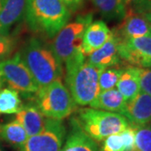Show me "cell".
<instances>
[{
    "label": "cell",
    "instance_id": "obj_1",
    "mask_svg": "<svg viewBox=\"0 0 151 151\" xmlns=\"http://www.w3.org/2000/svg\"><path fill=\"white\" fill-rule=\"evenodd\" d=\"M19 54L40 87L61 80L62 63L51 47L38 38L28 39Z\"/></svg>",
    "mask_w": 151,
    "mask_h": 151
},
{
    "label": "cell",
    "instance_id": "obj_2",
    "mask_svg": "<svg viewBox=\"0 0 151 151\" xmlns=\"http://www.w3.org/2000/svg\"><path fill=\"white\" fill-rule=\"evenodd\" d=\"M24 18L32 31L51 39L69 22L70 12L61 0H29Z\"/></svg>",
    "mask_w": 151,
    "mask_h": 151
},
{
    "label": "cell",
    "instance_id": "obj_3",
    "mask_svg": "<svg viewBox=\"0 0 151 151\" xmlns=\"http://www.w3.org/2000/svg\"><path fill=\"white\" fill-rule=\"evenodd\" d=\"M100 72L86 59L65 64V83L76 104L86 106L96 99L100 93Z\"/></svg>",
    "mask_w": 151,
    "mask_h": 151
},
{
    "label": "cell",
    "instance_id": "obj_4",
    "mask_svg": "<svg viewBox=\"0 0 151 151\" xmlns=\"http://www.w3.org/2000/svg\"><path fill=\"white\" fill-rule=\"evenodd\" d=\"M75 119L81 129L95 142L103 141L130 126L127 119L120 113L92 108L78 109Z\"/></svg>",
    "mask_w": 151,
    "mask_h": 151
},
{
    "label": "cell",
    "instance_id": "obj_5",
    "mask_svg": "<svg viewBox=\"0 0 151 151\" xmlns=\"http://www.w3.org/2000/svg\"><path fill=\"white\" fill-rule=\"evenodd\" d=\"M35 105L44 117L55 120L69 117L76 109V104L61 80L40 87L35 93Z\"/></svg>",
    "mask_w": 151,
    "mask_h": 151
},
{
    "label": "cell",
    "instance_id": "obj_6",
    "mask_svg": "<svg viewBox=\"0 0 151 151\" xmlns=\"http://www.w3.org/2000/svg\"><path fill=\"white\" fill-rule=\"evenodd\" d=\"M92 21V14L79 15L74 21L67 23L55 36L50 47L62 64L85 56L82 39L86 28Z\"/></svg>",
    "mask_w": 151,
    "mask_h": 151
},
{
    "label": "cell",
    "instance_id": "obj_7",
    "mask_svg": "<svg viewBox=\"0 0 151 151\" xmlns=\"http://www.w3.org/2000/svg\"><path fill=\"white\" fill-rule=\"evenodd\" d=\"M0 70L4 82L18 92L29 95L35 94L40 89L19 52L13 57L0 60Z\"/></svg>",
    "mask_w": 151,
    "mask_h": 151
},
{
    "label": "cell",
    "instance_id": "obj_8",
    "mask_svg": "<svg viewBox=\"0 0 151 151\" xmlns=\"http://www.w3.org/2000/svg\"><path fill=\"white\" fill-rule=\"evenodd\" d=\"M66 130L61 120L45 119L43 129L30 136L19 151H60Z\"/></svg>",
    "mask_w": 151,
    "mask_h": 151
},
{
    "label": "cell",
    "instance_id": "obj_9",
    "mask_svg": "<svg viewBox=\"0 0 151 151\" xmlns=\"http://www.w3.org/2000/svg\"><path fill=\"white\" fill-rule=\"evenodd\" d=\"M119 54L127 66L150 68L151 35L124 40L119 38Z\"/></svg>",
    "mask_w": 151,
    "mask_h": 151
},
{
    "label": "cell",
    "instance_id": "obj_10",
    "mask_svg": "<svg viewBox=\"0 0 151 151\" xmlns=\"http://www.w3.org/2000/svg\"><path fill=\"white\" fill-rule=\"evenodd\" d=\"M130 126L139 127L151 123V97L145 92H139L134 98L126 102L121 113Z\"/></svg>",
    "mask_w": 151,
    "mask_h": 151
},
{
    "label": "cell",
    "instance_id": "obj_11",
    "mask_svg": "<svg viewBox=\"0 0 151 151\" xmlns=\"http://www.w3.org/2000/svg\"><path fill=\"white\" fill-rule=\"evenodd\" d=\"M113 31L122 40L149 36L151 35V24L141 14L131 9L119 27L113 29Z\"/></svg>",
    "mask_w": 151,
    "mask_h": 151
},
{
    "label": "cell",
    "instance_id": "obj_12",
    "mask_svg": "<svg viewBox=\"0 0 151 151\" xmlns=\"http://www.w3.org/2000/svg\"><path fill=\"white\" fill-rule=\"evenodd\" d=\"M87 61L101 70L109 67H118L122 62L119 57V38L117 35L113 32L108 41L87 56Z\"/></svg>",
    "mask_w": 151,
    "mask_h": 151
},
{
    "label": "cell",
    "instance_id": "obj_13",
    "mask_svg": "<svg viewBox=\"0 0 151 151\" xmlns=\"http://www.w3.org/2000/svg\"><path fill=\"white\" fill-rule=\"evenodd\" d=\"M113 35L112 30L103 20L91 22L86 28L82 39V52L85 56L100 49Z\"/></svg>",
    "mask_w": 151,
    "mask_h": 151
},
{
    "label": "cell",
    "instance_id": "obj_14",
    "mask_svg": "<svg viewBox=\"0 0 151 151\" xmlns=\"http://www.w3.org/2000/svg\"><path fill=\"white\" fill-rule=\"evenodd\" d=\"M29 0H0V32L10 29L25 16Z\"/></svg>",
    "mask_w": 151,
    "mask_h": 151
},
{
    "label": "cell",
    "instance_id": "obj_15",
    "mask_svg": "<svg viewBox=\"0 0 151 151\" xmlns=\"http://www.w3.org/2000/svg\"><path fill=\"white\" fill-rule=\"evenodd\" d=\"M15 120L24 127L29 137L37 134L43 129L45 121L37 106L31 103L22 105L15 114Z\"/></svg>",
    "mask_w": 151,
    "mask_h": 151
},
{
    "label": "cell",
    "instance_id": "obj_16",
    "mask_svg": "<svg viewBox=\"0 0 151 151\" xmlns=\"http://www.w3.org/2000/svg\"><path fill=\"white\" fill-rule=\"evenodd\" d=\"M60 151H99L96 142L81 129L75 118L70 121V130Z\"/></svg>",
    "mask_w": 151,
    "mask_h": 151
},
{
    "label": "cell",
    "instance_id": "obj_17",
    "mask_svg": "<svg viewBox=\"0 0 151 151\" xmlns=\"http://www.w3.org/2000/svg\"><path fill=\"white\" fill-rule=\"evenodd\" d=\"M116 86L126 102L134 98L140 92L138 67L127 66L123 69Z\"/></svg>",
    "mask_w": 151,
    "mask_h": 151
},
{
    "label": "cell",
    "instance_id": "obj_18",
    "mask_svg": "<svg viewBox=\"0 0 151 151\" xmlns=\"http://www.w3.org/2000/svg\"><path fill=\"white\" fill-rule=\"evenodd\" d=\"M126 104L121 93L115 88L100 92L96 99L89 106L90 108L108 112L122 113Z\"/></svg>",
    "mask_w": 151,
    "mask_h": 151
},
{
    "label": "cell",
    "instance_id": "obj_19",
    "mask_svg": "<svg viewBox=\"0 0 151 151\" xmlns=\"http://www.w3.org/2000/svg\"><path fill=\"white\" fill-rule=\"evenodd\" d=\"M100 14L108 20H123L132 0H92Z\"/></svg>",
    "mask_w": 151,
    "mask_h": 151
},
{
    "label": "cell",
    "instance_id": "obj_20",
    "mask_svg": "<svg viewBox=\"0 0 151 151\" xmlns=\"http://www.w3.org/2000/svg\"><path fill=\"white\" fill-rule=\"evenodd\" d=\"M28 138L25 129L16 120L0 125V139L19 150L25 144Z\"/></svg>",
    "mask_w": 151,
    "mask_h": 151
},
{
    "label": "cell",
    "instance_id": "obj_21",
    "mask_svg": "<svg viewBox=\"0 0 151 151\" xmlns=\"http://www.w3.org/2000/svg\"><path fill=\"white\" fill-rule=\"evenodd\" d=\"M22 105L17 91L11 88L0 89V114H16Z\"/></svg>",
    "mask_w": 151,
    "mask_h": 151
},
{
    "label": "cell",
    "instance_id": "obj_22",
    "mask_svg": "<svg viewBox=\"0 0 151 151\" xmlns=\"http://www.w3.org/2000/svg\"><path fill=\"white\" fill-rule=\"evenodd\" d=\"M132 151H151V124L135 127V140Z\"/></svg>",
    "mask_w": 151,
    "mask_h": 151
},
{
    "label": "cell",
    "instance_id": "obj_23",
    "mask_svg": "<svg viewBox=\"0 0 151 151\" xmlns=\"http://www.w3.org/2000/svg\"><path fill=\"white\" fill-rule=\"evenodd\" d=\"M122 70L119 67H109L101 70L99 75L100 92L111 90L117 86Z\"/></svg>",
    "mask_w": 151,
    "mask_h": 151
},
{
    "label": "cell",
    "instance_id": "obj_24",
    "mask_svg": "<svg viewBox=\"0 0 151 151\" xmlns=\"http://www.w3.org/2000/svg\"><path fill=\"white\" fill-rule=\"evenodd\" d=\"M102 151H128L121 132L110 135L103 139Z\"/></svg>",
    "mask_w": 151,
    "mask_h": 151
},
{
    "label": "cell",
    "instance_id": "obj_25",
    "mask_svg": "<svg viewBox=\"0 0 151 151\" xmlns=\"http://www.w3.org/2000/svg\"><path fill=\"white\" fill-rule=\"evenodd\" d=\"M14 49V40L9 34L0 32V60L8 58Z\"/></svg>",
    "mask_w": 151,
    "mask_h": 151
},
{
    "label": "cell",
    "instance_id": "obj_26",
    "mask_svg": "<svg viewBox=\"0 0 151 151\" xmlns=\"http://www.w3.org/2000/svg\"><path fill=\"white\" fill-rule=\"evenodd\" d=\"M138 76L140 91L145 92L151 97V68L138 67Z\"/></svg>",
    "mask_w": 151,
    "mask_h": 151
},
{
    "label": "cell",
    "instance_id": "obj_27",
    "mask_svg": "<svg viewBox=\"0 0 151 151\" xmlns=\"http://www.w3.org/2000/svg\"><path fill=\"white\" fill-rule=\"evenodd\" d=\"M133 10L138 14L151 11V0H133Z\"/></svg>",
    "mask_w": 151,
    "mask_h": 151
},
{
    "label": "cell",
    "instance_id": "obj_28",
    "mask_svg": "<svg viewBox=\"0 0 151 151\" xmlns=\"http://www.w3.org/2000/svg\"><path fill=\"white\" fill-rule=\"evenodd\" d=\"M61 2L66 6L70 13L78 10L83 4V0H61Z\"/></svg>",
    "mask_w": 151,
    "mask_h": 151
},
{
    "label": "cell",
    "instance_id": "obj_29",
    "mask_svg": "<svg viewBox=\"0 0 151 151\" xmlns=\"http://www.w3.org/2000/svg\"><path fill=\"white\" fill-rule=\"evenodd\" d=\"M146 19H147V21L149 22L150 24H151V11L150 12H145V13H143V14H141Z\"/></svg>",
    "mask_w": 151,
    "mask_h": 151
},
{
    "label": "cell",
    "instance_id": "obj_30",
    "mask_svg": "<svg viewBox=\"0 0 151 151\" xmlns=\"http://www.w3.org/2000/svg\"><path fill=\"white\" fill-rule=\"evenodd\" d=\"M4 80H3V77H2V74H1V70H0V89H2L3 85H4Z\"/></svg>",
    "mask_w": 151,
    "mask_h": 151
},
{
    "label": "cell",
    "instance_id": "obj_31",
    "mask_svg": "<svg viewBox=\"0 0 151 151\" xmlns=\"http://www.w3.org/2000/svg\"><path fill=\"white\" fill-rule=\"evenodd\" d=\"M0 151H4L3 150V148H2V145H1V142H0Z\"/></svg>",
    "mask_w": 151,
    "mask_h": 151
}]
</instances>
